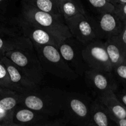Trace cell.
I'll list each match as a JSON object with an SVG mask.
<instances>
[{
  "instance_id": "obj_1",
  "label": "cell",
  "mask_w": 126,
  "mask_h": 126,
  "mask_svg": "<svg viewBox=\"0 0 126 126\" xmlns=\"http://www.w3.org/2000/svg\"><path fill=\"white\" fill-rule=\"evenodd\" d=\"M65 92L52 87H39L36 91L20 94V105L50 118L62 112Z\"/></svg>"
},
{
  "instance_id": "obj_2",
  "label": "cell",
  "mask_w": 126,
  "mask_h": 126,
  "mask_svg": "<svg viewBox=\"0 0 126 126\" xmlns=\"http://www.w3.org/2000/svg\"><path fill=\"white\" fill-rule=\"evenodd\" d=\"M22 17L34 25L51 33L60 40H65L73 37L62 16L43 12L23 4Z\"/></svg>"
},
{
  "instance_id": "obj_3",
  "label": "cell",
  "mask_w": 126,
  "mask_h": 126,
  "mask_svg": "<svg viewBox=\"0 0 126 126\" xmlns=\"http://www.w3.org/2000/svg\"><path fill=\"white\" fill-rule=\"evenodd\" d=\"M33 45L45 72L61 79L73 80L77 78L78 75L63 59L57 47L52 45Z\"/></svg>"
},
{
  "instance_id": "obj_4",
  "label": "cell",
  "mask_w": 126,
  "mask_h": 126,
  "mask_svg": "<svg viewBox=\"0 0 126 126\" xmlns=\"http://www.w3.org/2000/svg\"><path fill=\"white\" fill-rule=\"evenodd\" d=\"M4 56L14 63L36 84L40 86L44 82L45 71L41 65L33 46L14 49L6 52Z\"/></svg>"
},
{
  "instance_id": "obj_5",
  "label": "cell",
  "mask_w": 126,
  "mask_h": 126,
  "mask_svg": "<svg viewBox=\"0 0 126 126\" xmlns=\"http://www.w3.org/2000/svg\"><path fill=\"white\" fill-rule=\"evenodd\" d=\"M93 102L76 93L65 92L62 112L69 122L76 126H87Z\"/></svg>"
},
{
  "instance_id": "obj_6",
  "label": "cell",
  "mask_w": 126,
  "mask_h": 126,
  "mask_svg": "<svg viewBox=\"0 0 126 126\" xmlns=\"http://www.w3.org/2000/svg\"><path fill=\"white\" fill-rule=\"evenodd\" d=\"M65 20L72 36L84 45L100 39L95 20L86 14H78Z\"/></svg>"
},
{
  "instance_id": "obj_7",
  "label": "cell",
  "mask_w": 126,
  "mask_h": 126,
  "mask_svg": "<svg viewBox=\"0 0 126 126\" xmlns=\"http://www.w3.org/2000/svg\"><path fill=\"white\" fill-rule=\"evenodd\" d=\"M82 56L87 68L113 72V66L102 39H95L84 45Z\"/></svg>"
},
{
  "instance_id": "obj_8",
  "label": "cell",
  "mask_w": 126,
  "mask_h": 126,
  "mask_svg": "<svg viewBox=\"0 0 126 126\" xmlns=\"http://www.w3.org/2000/svg\"><path fill=\"white\" fill-rule=\"evenodd\" d=\"M73 37L65 40H60L57 49L63 59L68 64L70 67L78 76H82L87 70L82 56V49L84 45L78 44L77 39L75 41Z\"/></svg>"
},
{
  "instance_id": "obj_9",
  "label": "cell",
  "mask_w": 126,
  "mask_h": 126,
  "mask_svg": "<svg viewBox=\"0 0 126 126\" xmlns=\"http://www.w3.org/2000/svg\"><path fill=\"white\" fill-rule=\"evenodd\" d=\"M84 75L89 87L98 94V96L109 91L116 92L119 87L113 72L87 68Z\"/></svg>"
},
{
  "instance_id": "obj_10",
  "label": "cell",
  "mask_w": 126,
  "mask_h": 126,
  "mask_svg": "<svg viewBox=\"0 0 126 126\" xmlns=\"http://www.w3.org/2000/svg\"><path fill=\"white\" fill-rule=\"evenodd\" d=\"M18 18L23 36L30 39L32 44L38 46L52 45L57 47L60 39L47 31L34 25L22 16Z\"/></svg>"
},
{
  "instance_id": "obj_11",
  "label": "cell",
  "mask_w": 126,
  "mask_h": 126,
  "mask_svg": "<svg viewBox=\"0 0 126 126\" xmlns=\"http://www.w3.org/2000/svg\"><path fill=\"white\" fill-rule=\"evenodd\" d=\"M1 59L7 68L15 92L20 94H25L36 91L40 87L28 79L9 59L5 56L1 57Z\"/></svg>"
},
{
  "instance_id": "obj_12",
  "label": "cell",
  "mask_w": 126,
  "mask_h": 126,
  "mask_svg": "<svg viewBox=\"0 0 126 126\" xmlns=\"http://www.w3.org/2000/svg\"><path fill=\"white\" fill-rule=\"evenodd\" d=\"M95 22L100 38L101 39H105V40L111 37L119 36L125 25V22L114 12L100 14Z\"/></svg>"
},
{
  "instance_id": "obj_13",
  "label": "cell",
  "mask_w": 126,
  "mask_h": 126,
  "mask_svg": "<svg viewBox=\"0 0 126 126\" xmlns=\"http://www.w3.org/2000/svg\"><path fill=\"white\" fill-rule=\"evenodd\" d=\"M44 114L18 105L12 112V122L22 126H34L50 120Z\"/></svg>"
},
{
  "instance_id": "obj_14",
  "label": "cell",
  "mask_w": 126,
  "mask_h": 126,
  "mask_svg": "<svg viewBox=\"0 0 126 126\" xmlns=\"http://www.w3.org/2000/svg\"><path fill=\"white\" fill-rule=\"evenodd\" d=\"M98 99L104 105L112 118L126 119V107L116 96L114 92L109 91L98 96Z\"/></svg>"
},
{
  "instance_id": "obj_15",
  "label": "cell",
  "mask_w": 126,
  "mask_h": 126,
  "mask_svg": "<svg viewBox=\"0 0 126 126\" xmlns=\"http://www.w3.org/2000/svg\"><path fill=\"white\" fill-rule=\"evenodd\" d=\"M105 45L113 68L122 63L126 62V51L121 43L118 36L105 40Z\"/></svg>"
},
{
  "instance_id": "obj_16",
  "label": "cell",
  "mask_w": 126,
  "mask_h": 126,
  "mask_svg": "<svg viewBox=\"0 0 126 126\" xmlns=\"http://www.w3.org/2000/svg\"><path fill=\"white\" fill-rule=\"evenodd\" d=\"M113 121L109 113L97 98L93 102L89 122L87 126H112Z\"/></svg>"
},
{
  "instance_id": "obj_17",
  "label": "cell",
  "mask_w": 126,
  "mask_h": 126,
  "mask_svg": "<svg viewBox=\"0 0 126 126\" xmlns=\"http://www.w3.org/2000/svg\"><path fill=\"white\" fill-rule=\"evenodd\" d=\"M20 94L15 91L0 87V110L12 113L20 104Z\"/></svg>"
},
{
  "instance_id": "obj_18",
  "label": "cell",
  "mask_w": 126,
  "mask_h": 126,
  "mask_svg": "<svg viewBox=\"0 0 126 126\" xmlns=\"http://www.w3.org/2000/svg\"><path fill=\"white\" fill-rule=\"evenodd\" d=\"M62 16L65 19L78 14H86L82 4L78 0H55Z\"/></svg>"
},
{
  "instance_id": "obj_19",
  "label": "cell",
  "mask_w": 126,
  "mask_h": 126,
  "mask_svg": "<svg viewBox=\"0 0 126 126\" xmlns=\"http://www.w3.org/2000/svg\"><path fill=\"white\" fill-rule=\"evenodd\" d=\"M23 4L56 16H62L55 0H23Z\"/></svg>"
},
{
  "instance_id": "obj_20",
  "label": "cell",
  "mask_w": 126,
  "mask_h": 126,
  "mask_svg": "<svg viewBox=\"0 0 126 126\" xmlns=\"http://www.w3.org/2000/svg\"><path fill=\"white\" fill-rule=\"evenodd\" d=\"M100 14L114 12L115 6L107 0H86Z\"/></svg>"
},
{
  "instance_id": "obj_21",
  "label": "cell",
  "mask_w": 126,
  "mask_h": 126,
  "mask_svg": "<svg viewBox=\"0 0 126 126\" xmlns=\"http://www.w3.org/2000/svg\"><path fill=\"white\" fill-rule=\"evenodd\" d=\"M0 57V87L14 91L6 66Z\"/></svg>"
},
{
  "instance_id": "obj_22",
  "label": "cell",
  "mask_w": 126,
  "mask_h": 126,
  "mask_svg": "<svg viewBox=\"0 0 126 126\" xmlns=\"http://www.w3.org/2000/svg\"><path fill=\"white\" fill-rule=\"evenodd\" d=\"M113 73L118 84L126 89V62L122 63L113 68Z\"/></svg>"
},
{
  "instance_id": "obj_23",
  "label": "cell",
  "mask_w": 126,
  "mask_h": 126,
  "mask_svg": "<svg viewBox=\"0 0 126 126\" xmlns=\"http://www.w3.org/2000/svg\"><path fill=\"white\" fill-rule=\"evenodd\" d=\"M114 12L123 21L126 22V4L115 5Z\"/></svg>"
},
{
  "instance_id": "obj_24",
  "label": "cell",
  "mask_w": 126,
  "mask_h": 126,
  "mask_svg": "<svg viewBox=\"0 0 126 126\" xmlns=\"http://www.w3.org/2000/svg\"><path fill=\"white\" fill-rule=\"evenodd\" d=\"M118 99L126 107V89L123 87H119L116 92H114Z\"/></svg>"
},
{
  "instance_id": "obj_25",
  "label": "cell",
  "mask_w": 126,
  "mask_h": 126,
  "mask_svg": "<svg viewBox=\"0 0 126 126\" xmlns=\"http://www.w3.org/2000/svg\"><path fill=\"white\" fill-rule=\"evenodd\" d=\"M118 38H119V41L123 45V47L124 48L126 51V22H125L124 28L121 34L118 36Z\"/></svg>"
},
{
  "instance_id": "obj_26",
  "label": "cell",
  "mask_w": 126,
  "mask_h": 126,
  "mask_svg": "<svg viewBox=\"0 0 126 126\" xmlns=\"http://www.w3.org/2000/svg\"><path fill=\"white\" fill-rule=\"evenodd\" d=\"M34 126H65L63 123H62L60 121H52L49 120L45 123H41V124H38Z\"/></svg>"
},
{
  "instance_id": "obj_27",
  "label": "cell",
  "mask_w": 126,
  "mask_h": 126,
  "mask_svg": "<svg viewBox=\"0 0 126 126\" xmlns=\"http://www.w3.org/2000/svg\"><path fill=\"white\" fill-rule=\"evenodd\" d=\"M111 118L118 126H126V119H118L112 117H111Z\"/></svg>"
},
{
  "instance_id": "obj_28",
  "label": "cell",
  "mask_w": 126,
  "mask_h": 126,
  "mask_svg": "<svg viewBox=\"0 0 126 126\" xmlns=\"http://www.w3.org/2000/svg\"><path fill=\"white\" fill-rule=\"evenodd\" d=\"M12 123V119H5L0 121V126H8Z\"/></svg>"
},
{
  "instance_id": "obj_29",
  "label": "cell",
  "mask_w": 126,
  "mask_h": 126,
  "mask_svg": "<svg viewBox=\"0 0 126 126\" xmlns=\"http://www.w3.org/2000/svg\"><path fill=\"white\" fill-rule=\"evenodd\" d=\"M116 4H126V0H116Z\"/></svg>"
},
{
  "instance_id": "obj_30",
  "label": "cell",
  "mask_w": 126,
  "mask_h": 126,
  "mask_svg": "<svg viewBox=\"0 0 126 126\" xmlns=\"http://www.w3.org/2000/svg\"><path fill=\"white\" fill-rule=\"evenodd\" d=\"M107 1H109L110 2L112 3L113 5H114V6H115L116 4V0H107Z\"/></svg>"
},
{
  "instance_id": "obj_31",
  "label": "cell",
  "mask_w": 126,
  "mask_h": 126,
  "mask_svg": "<svg viewBox=\"0 0 126 126\" xmlns=\"http://www.w3.org/2000/svg\"><path fill=\"white\" fill-rule=\"evenodd\" d=\"M8 126H19V125H17V124H14V123L12 122V123H11Z\"/></svg>"
},
{
  "instance_id": "obj_32",
  "label": "cell",
  "mask_w": 126,
  "mask_h": 126,
  "mask_svg": "<svg viewBox=\"0 0 126 126\" xmlns=\"http://www.w3.org/2000/svg\"><path fill=\"white\" fill-rule=\"evenodd\" d=\"M112 126H117V124H116V123L114 122V123H113V125H112Z\"/></svg>"
},
{
  "instance_id": "obj_33",
  "label": "cell",
  "mask_w": 126,
  "mask_h": 126,
  "mask_svg": "<svg viewBox=\"0 0 126 126\" xmlns=\"http://www.w3.org/2000/svg\"><path fill=\"white\" fill-rule=\"evenodd\" d=\"M3 1V0H0V2H1V1Z\"/></svg>"
}]
</instances>
